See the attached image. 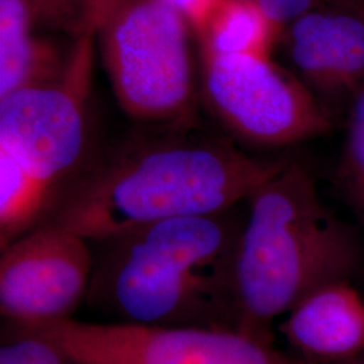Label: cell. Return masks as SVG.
Returning a JSON list of instances; mask_svg holds the SVG:
<instances>
[{
    "label": "cell",
    "instance_id": "6da1fadb",
    "mask_svg": "<svg viewBox=\"0 0 364 364\" xmlns=\"http://www.w3.org/2000/svg\"><path fill=\"white\" fill-rule=\"evenodd\" d=\"M285 164L250 156L198 122L141 126L84 166L48 220L93 243L158 221L235 208Z\"/></svg>",
    "mask_w": 364,
    "mask_h": 364
},
{
    "label": "cell",
    "instance_id": "7a4b0ae2",
    "mask_svg": "<svg viewBox=\"0 0 364 364\" xmlns=\"http://www.w3.org/2000/svg\"><path fill=\"white\" fill-rule=\"evenodd\" d=\"M237 207L93 242L85 302L117 323L234 329L231 273L245 221Z\"/></svg>",
    "mask_w": 364,
    "mask_h": 364
},
{
    "label": "cell",
    "instance_id": "3957f363",
    "mask_svg": "<svg viewBox=\"0 0 364 364\" xmlns=\"http://www.w3.org/2000/svg\"><path fill=\"white\" fill-rule=\"evenodd\" d=\"M231 273L232 328L273 344V326L313 290L351 282L362 259L356 234L326 208L299 162L248 196Z\"/></svg>",
    "mask_w": 364,
    "mask_h": 364
},
{
    "label": "cell",
    "instance_id": "277c9868",
    "mask_svg": "<svg viewBox=\"0 0 364 364\" xmlns=\"http://www.w3.org/2000/svg\"><path fill=\"white\" fill-rule=\"evenodd\" d=\"M193 34L165 0H129L96 31L117 103L139 126L198 122Z\"/></svg>",
    "mask_w": 364,
    "mask_h": 364
},
{
    "label": "cell",
    "instance_id": "5b68a950",
    "mask_svg": "<svg viewBox=\"0 0 364 364\" xmlns=\"http://www.w3.org/2000/svg\"><path fill=\"white\" fill-rule=\"evenodd\" d=\"M201 53V102L235 144L281 149L333 129L332 111L270 57Z\"/></svg>",
    "mask_w": 364,
    "mask_h": 364
},
{
    "label": "cell",
    "instance_id": "8992f818",
    "mask_svg": "<svg viewBox=\"0 0 364 364\" xmlns=\"http://www.w3.org/2000/svg\"><path fill=\"white\" fill-rule=\"evenodd\" d=\"M95 36L90 31L75 39L58 77L0 99V150L49 188L57 201L85 166Z\"/></svg>",
    "mask_w": 364,
    "mask_h": 364
},
{
    "label": "cell",
    "instance_id": "52a82bcc",
    "mask_svg": "<svg viewBox=\"0 0 364 364\" xmlns=\"http://www.w3.org/2000/svg\"><path fill=\"white\" fill-rule=\"evenodd\" d=\"M7 326L48 338L76 364H296L274 344L227 328L93 323L73 317Z\"/></svg>",
    "mask_w": 364,
    "mask_h": 364
},
{
    "label": "cell",
    "instance_id": "ba28073f",
    "mask_svg": "<svg viewBox=\"0 0 364 364\" xmlns=\"http://www.w3.org/2000/svg\"><path fill=\"white\" fill-rule=\"evenodd\" d=\"M91 242L52 220L1 247L0 312L9 326L72 318L87 299L93 273Z\"/></svg>",
    "mask_w": 364,
    "mask_h": 364
},
{
    "label": "cell",
    "instance_id": "9c48e42d",
    "mask_svg": "<svg viewBox=\"0 0 364 364\" xmlns=\"http://www.w3.org/2000/svg\"><path fill=\"white\" fill-rule=\"evenodd\" d=\"M291 72L332 111L347 107L364 85V6L359 0H323L284 28Z\"/></svg>",
    "mask_w": 364,
    "mask_h": 364
},
{
    "label": "cell",
    "instance_id": "30bf717a",
    "mask_svg": "<svg viewBox=\"0 0 364 364\" xmlns=\"http://www.w3.org/2000/svg\"><path fill=\"white\" fill-rule=\"evenodd\" d=\"M278 332L296 364L347 362L364 352V299L351 282L318 287L287 313Z\"/></svg>",
    "mask_w": 364,
    "mask_h": 364
},
{
    "label": "cell",
    "instance_id": "8fae6325",
    "mask_svg": "<svg viewBox=\"0 0 364 364\" xmlns=\"http://www.w3.org/2000/svg\"><path fill=\"white\" fill-rule=\"evenodd\" d=\"M31 0H0V99L58 77L68 64L50 42L36 36Z\"/></svg>",
    "mask_w": 364,
    "mask_h": 364
},
{
    "label": "cell",
    "instance_id": "7c38bea8",
    "mask_svg": "<svg viewBox=\"0 0 364 364\" xmlns=\"http://www.w3.org/2000/svg\"><path fill=\"white\" fill-rule=\"evenodd\" d=\"M281 36L255 0H223L198 39L204 52L270 57Z\"/></svg>",
    "mask_w": 364,
    "mask_h": 364
},
{
    "label": "cell",
    "instance_id": "4fadbf2b",
    "mask_svg": "<svg viewBox=\"0 0 364 364\" xmlns=\"http://www.w3.org/2000/svg\"><path fill=\"white\" fill-rule=\"evenodd\" d=\"M55 203L49 188L0 150V247L48 220Z\"/></svg>",
    "mask_w": 364,
    "mask_h": 364
},
{
    "label": "cell",
    "instance_id": "5bb4252c",
    "mask_svg": "<svg viewBox=\"0 0 364 364\" xmlns=\"http://www.w3.org/2000/svg\"><path fill=\"white\" fill-rule=\"evenodd\" d=\"M346 135L338 181L352 212L364 225V85L346 107Z\"/></svg>",
    "mask_w": 364,
    "mask_h": 364
},
{
    "label": "cell",
    "instance_id": "9a60e30c",
    "mask_svg": "<svg viewBox=\"0 0 364 364\" xmlns=\"http://www.w3.org/2000/svg\"><path fill=\"white\" fill-rule=\"evenodd\" d=\"M37 26L66 33L76 39L90 31L93 0H31Z\"/></svg>",
    "mask_w": 364,
    "mask_h": 364
},
{
    "label": "cell",
    "instance_id": "2e32d148",
    "mask_svg": "<svg viewBox=\"0 0 364 364\" xmlns=\"http://www.w3.org/2000/svg\"><path fill=\"white\" fill-rule=\"evenodd\" d=\"M0 364H76L48 338L7 326Z\"/></svg>",
    "mask_w": 364,
    "mask_h": 364
},
{
    "label": "cell",
    "instance_id": "e0dca14e",
    "mask_svg": "<svg viewBox=\"0 0 364 364\" xmlns=\"http://www.w3.org/2000/svg\"><path fill=\"white\" fill-rule=\"evenodd\" d=\"M262 11L281 33L299 16L308 13L323 0H255Z\"/></svg>",
    "mask_w": 364,
    "mask_h": 364
},
{
    "label": "cell",
    "instance_id": "ac0fdd59",
    "mask_svg": "<svg viewBox=\"0 0 364 364\" xmlns=\"http://www.w3.org/2000/svg\"><path fill=\"white\" fill-rule=\"evenodd\" d=\"M192 27L197 37L201 36L212 15L223 0H165Z\"/></svg>",
    "mask_w": 364,
    "mask_h": 364
},
{
    "label": "cell",
    "instance_id": "d6986e66",
    "mask_svg": "<svg viewBox=\"0 0 364 364\" xmlns=\"http://www.w3.org/2000/svg\"><path fill=\"white\" fill-rule=\"evenodd\" d=\"M129 0H93V14H92V26L97 31L107 21L111 14Z\"/></svg>",
    "mask_w": 364,
    "mask_h": 364
},
{
    "label": "cell",
    "instance_id": "ffe728a7",
    "mask_svg": "<svg viewBox=\"0 0 364 364\" xmlns=\"http://www.w3.org/2000/svg\"><path fill=\"white\" fill-rule=\"evenodd\" d=\"M314 364V363H309ZM328 364H364V352L362 355L353 358L351 360H347V362H340V363H328Z\"/></svg>",
    "mask_w": 364,
    "mask_h": 364
},
{
    "label": "cell",
    "instance_id": "44dd1931",
    "mask_svg": "<svg viewBox=\"0 0 364 364\" xmlns=\"http://www.w3.org/2000/svg\"><path fill=\"white\" fill-rule=\"evenodd\" d=\"M359 1H360V3H362V4L364 6V0H359Z\"/></svg>",
    "mask_w": 364,
    "mask_h": 364
}]
</instances>
